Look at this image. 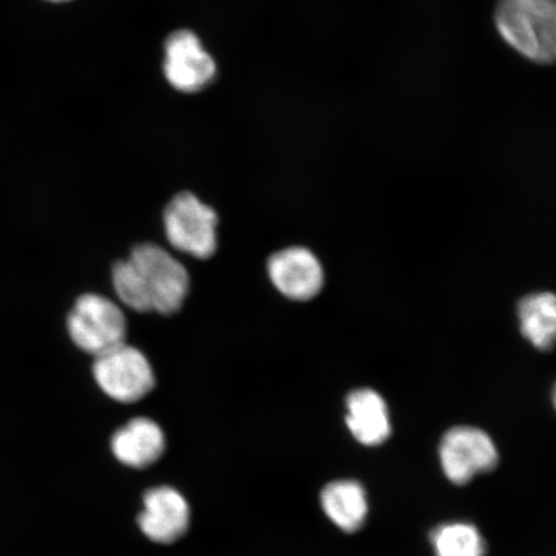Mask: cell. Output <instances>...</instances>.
<instances>
[{"label": "cell", "mask_w": 556, "mask_h": 556, "mask_svg": "<svg viewBox=\"0 0 556 556\" xmlns=\"http://www.w3.org/2000/svg\"><path fill=\"white\" fill-rule=\"evenodd\" d=\"M115 293L130 309L169 316L182 308L190 276L182 263L155 243L131 250L113 268Z\"/></svg>", "instance_id": "6da1fadb"}, {"label": "cell", "mask_w": 556, "mask_h": 556, "mask_svg": "<svg viewBox=\"0 0 556 556\" xmlns=\"http://www.w3.org/2000/svg\"><path fill=\"white\" fill-rule=\"evenodd\" d=\"M496 25L514 50L538 64L556 62V0H498Z\"/></svg>", "instance_id": "7a4b0ae2"}, {"label": "cell", "mask_w": 556, "mask_h": 556, "mask_svg": "<svg viewBox=\"0 0 556 556\" xmlns=\"http://www.w3.org/2000/svg\"><path fill=\"white\" fill-rule=\"evenodd\" d=\"M67 330L76 346L97 357L125 343L127 321L119 305L109 298L86 294L70 312Z\"/></svg>", "instance_id": "3957f363"}, {"label": "cell", "mask_w": 556, "mask_h": 556, "mask_svg": "<svg viewBox=\"0 0 556 556\" xmlns=\"http://www.w3.org/2000/svg\"><path fill=\"white\" fill-rule=\"evenodd\" d=\"M166 238L174 249L199 260L214 255L218 247V215L191 192L174 198L164 213Z\"/></svg>", "instance_id": "277c9868"}, {"label": "cell", "mask_w": 556, "mask_h": 556, "mask_svg": "<svg viewBox=\"0 0 556 556\" xmlns=\"http://www.w3.org/2000/svg\"><path fill=\"white\" fill-rule=\"evenodd\" d=\"M163 73L173 89L191 94L213 85L218 66L197 33L178 29L164 40Z\"/></svg>", "instance_id": "5b68a950"}, {"label": "cell", "mask_w": 556, "mask_h": 556, "mask_svg": "<svg viewBox=\"0 0 556 556\" xmlns=\"http://www.w3.org/2000/svg\"><path fill=\"white\" fill-rule=\"evenodd\" d=\"M93 375L102 391L122 403L138 402L155 387L149 359L137 348L125 343L97 356Z\"/></svg>", "instance_id": "8992f818"}, {"label": "cell", "mask_w": 556, "mask_h": 556, "mask_svg": "<svg viewBox=\"0 0 556 556\" xmlns=\"http://www.w3.org/2000/svg\"><path fill=\"white\" fill-rule=\"evenodd\" d=\"M440 460L452 483L464 485L482 472L496 468L498 452L492 438L482 429L455 427L443 435Z\"/></svg>", "instance_id": "52a82bcc"}, {"label": "cell", "mask_w": 556, "mask_h": 556, "mask_svg": "<svg viewBox=\"0 0 556 556\" xmlns=\"http://www.w3.org/2000/svg\"><path fill=\"white\" fill-rule=\"evenodd\" d=\"M268 275L282 295L298 302L317 296L325 281L321 263L302 247L287 248L270 256Z\"/></svg>", "instance_id": "ba28073f"}, {"label": "cell", "mask_w": 556, "mask_h": 556, "mask_svg": "<svg viewBox=\"0 0 556 556\" xmlns=\"http://www.w3.org/2000/svg\"><path fill=\"white\" fill-rule=\"evenodd\" d=\"M138 525L150 540L172 544L182 538L190 525V507L172 486H156L144 493Z\"/></svg>", "instance_id": "9c48e42d"}, {"label": "cell", "mask_w": 556, "mask_h": 556, "mask_svg": "<svg viewBox=\"0 0 556 556\" xmlns=\"http://www.w3.org/2000/svg\"><path fill=\"white\" fill-rule=\"evenodd\" d=\"M345 422L350 432L365 446H379L392 434L391 415L384 399L370 388L348 395Z\"/></svg>", "instance_id": "30bf717a"}, {"label": "cell", "mask_w": 556, "mask_h": 556, "mask_svg": "<svg viewBox=\"0 0 556 556\" xmlns=\"http://www.w3.org/2000/svg\"><path fill=\"white\" fill-rule=\"evenodd\" d=\"M117 460L130 468L155 464L165 451V437L155 421L138 417L117 430L111 441Z\"/></svg>", "instance_id": "8fae6325"}, {"label": "cell", "mask_w": 556, "mask_h": 556, "mask_svg": "<svg viewBox=\"0 0 556 556\" xmlns=\"http://www.w3.org/2000/svg\"><path fill=\"white\" fill-rule=\"evenodd\" d=\"M323 509L340 530L357 532L365 525L368 514L366 491L356 481H337L321 492Z\"/></svg>", "instance_id": "7c38bea8"}, {"label": "cell", "mask_w": 556, "mask_h": 556, "mask_svg": "<svg viewBox=\"0 0 556 556\" xmlns=\"http://www.w3.org/2000/svg\"><path fill=\"white\" fill-rule=\"evenodd\" d=\"M520 331L534 348L548 351L556 344V295L534 293L518 305Z\"/></svg>", "instance_id": "4fadbf2b"}, {"label": "cell", "mask_w": 556, "mask_h": 556, "mask_svg": "<svg viewBox=\"0 0 556 556\" xmlns=\"http://www.w3.org/2000/svg\"><path fill=\"white\" fill-rule=\"evenodd\" d=\"M435 556H484L485 541L476 526L452 521L434 528L430 534Z\"/></svg>", "instance_id": "5bb4252c"}, {"label": "cell", "mask_w": 556, "mask_h": 556, "mask_svg": "<svg viewBox=\"0 0 556 556\" xmlns=\"http://www.w3.org/2000/svg\"><path fill=\"white\" fill-rule=\"evenodd\" d=\"M553 403H554V407L556 409V382H555V387L553 389Z\"/></svg>", "instance_id": "9a60e30c"}, {"label": "cell", "mask_w": 556, "mask_h": 556, "mask_svg": "<svg viewBox=\"0 0 556 556\" xmlns=\"http://www.w3.org/2000/svg\"><path fill=\"white\" fill-rule=\"evenodd\" d=\"M50 2H53V3H64V2H68V0H50Z\"/></svg>", "instance_id": "2e32d148"}]
</instances>
